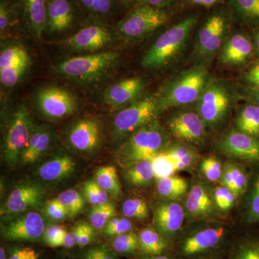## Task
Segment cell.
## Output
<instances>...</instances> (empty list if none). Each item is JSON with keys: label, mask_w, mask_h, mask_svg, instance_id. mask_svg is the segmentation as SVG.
Returning <instances> with one entry per match:
<instances>
[{"label": "cell", "mask_w": 259, "mask_h": 259, "mask_svg": "<svg viewBox=\"0 0 259 259\" xmlns=\"http://www.w3.org/2000/svg\"><path fill=\"white\" fill-rule=\"evenodd\" d=\"M231 237V228L219 220L189 223L174 243V255L179 259L219 256L230 249Z\"/></svg>", "instance_id": "cell-1"}, {"label": "cell", "mask_w": 259, "mask_h": 259, "mask_svg": "<svg viewBox=\"0 0 259 259\" xmlns=\"http://www.w3.org/2000/svg\"><path fill=\"white\" fill-rule=\"evenodd\" d=\"M240 97V90L233 81L212 77L194 108L207 130L217 132L228 123Z\"/></svg>", "instance_id": "cell-2"}, {"label": "cell", "mask_w": 259, "mask_h": 259, "mask_svg": "<svg viewBox=\"0 0 259 259\" xmlns=\"http://www.w3.org/2000/svg\"><path fill=\"white\" fill-rule=\"evenodd\" d=\"M197 22V15H190L163 32L143 57L142 66L146 69L161 70L177 64L188 47Z\"/></svg>", "instance_id": "cell-3"}, {"label": "cell", "mask_w": 259, "mask_h": 259, "mask_svg": "<svg viewBox=\"0 0 259 259\" xmlns=\"http://www.w3.org/2000/svg\"><path fill=\"white\" fill-rule=\"evenodd\" d=\"M211 79L208 67L203 65L192 66L177 74L156 97L158 115L168 109L194 105Z\"/></svg>", "instance_id": "cell-4"}, {"label": "cell", "mask_w": 259, "mask_h": 259, "mask_svg": "<svg viewBox=\"0 0 259 259\" xmlns=\"http://www.w3.org/2000/svg\"><path fill=\"white\" fill-rule=\"evenodd\" d=\"M170 143L166 130L154 120L130 136L119 151V163L126 168L138 162L152 161Z\"/></svg>", "instance_id": "cell-5"}, {"label": "cell", "mask_w": 259, "mask_h": 259, "mask_svg": "<svg viewBox=\"0 0 259 259\" xmlns=\"http://www.w3.org/2000/svg\"><path fill=\"white\" fill-rule=\"evenodd\" d=\"M232 18L229 13L218 10L202 22L195 37L192 61L193 66L208 67L231 32Z\"/></svg>", "instance_id": "cell-6"}, {"label": "cell", "mask_w": 259, "mask_h": 259, "mask_svg": "<svg viewBox=\"0 0 259 259\" xmlns=\"http://www.w3.org/2000/svg\"><path fill=\"white\" fill-rule=\"evenodd\" d=\"M169 18L166 10L143 4L122 19L117 29L120 35L127 40H139L166 25Z\"/></svg>", "instance_id": "cell-7"}, {"label": "cell", "mask_w": 259, "mask_h": 259, "mask_svg": "<svg viewBox=\"0 0 259 259\" xmlns=\"http://www.w3.org/2000/svg\"><path fill=\"white\" fill-rule=\"evenodd\" d=\"M177 109L166 120V130L169 136L195 147L205 144L209 131L195 108Z\"/></svg>", "instance_id": "cell-8"}, {"label": "cell", "mask_w": 259, "mask_h": 259, "mask_svg": "<svg viewBox=\"0 0 259 259\" xmlns=\"http://www.w3.org/2000/svg\"><path fill=\"white\" fill-rule=\"evenodd\" d=\"M118 59L119 54L115 52L77 56L63 61L56 70L66 77L86 81L96 79L106 73L115 66Z\"/></svg>", "instance_id": "cell-9"}, {"label": "cell", "mask_w": 259, "mask_h": 259, "mask_svg": "<svg viewBox=\"0 0 259 259\" xmlns=\"http://www.w3.org/2000/svg\"><path fill=\"white\" fill-rule=\"evenodd\" d=\"M33 130L28 110L25 106L19 107L12 117L3 143V157L7 164L15 166L21 159Z\"/></svg>", "instance_id": "cell-10"}, {"label": "cell", "mask_w": 259, "mask_h": 259, "mask_svg": "<svg viewBox=\"0 0 259 259\" xmlns=\"http://www.w3.org/2000/svg\"><path fill=\"white\" fill-rule=\"evenodd\" d=\"M157 115L156 97H141L115 116L114 133L119 138L131 136L141 127L154 120Z\"/></svg>", "instance_id": "cell-11"}, {"label": "cell", "mask_w": 259, "mask_h": 259, "mask_svg": "<svg viewBox=\"0 0 259 259\" xmlns=\"http://www.w3.org/2000/svg\"><path fill=\"white\" fill-rule=\"evenodd\" d=\"M210 184L199 180L190 186L183 204L189 223L215 221L221 218L213 197L214 187Z\"/></svg>", "instance_id": "cell-12"}, {"label": "cell", "mask_w": 259, "mask_h": 259, "mask_svg": "<svg viewBox=\"0 0 259 259\" xmlns=\"http://www.w3.org/2000/svg\"><path fill=\"white\" fill-rule=\"evenodd\" d=\"M216 148L225 156L233 160L259 165V139L232 128L221 135Z\"/></svg>", "instance_id": "cell-13"}, {"label": "cell", "mask_w": 259, "mask_h": 259, "mask_svg": "<svg viewBox=\"0 0 259 259\" xmlns=\"http://www.w3.org/2000/svg\"><path fill=\"white\" fill-rule=\"evenodd\" d=\"M185 220V207L180 201L163 200L155 207V229L171 245L183 230Z\"/></svg>", "instance_id": "cell-14"}, {"label": "cell", "mask_w": 259, "mask_h": 259, "mask_svg": "<svg viewBox=\"0 0 259 259\" xmlns=\"http://www.w3.org/2000/svg\"><path fill=\"white\" fill-rule=\"evenodd\" d=\"M46 228L42 216L35 211H31L2 224L1 236L8 241H42Z\"/></svg>", "instance_id": "cell-15"}, {"label": "cell", "mask_w": 259, "mask_h": 259, "mask_svg": "<svg viewBox=\"0 0 259 259\" xmlns=\"http://www.w3.org/2000/svg\"><path fill=\"white\" fill-rule=\"evenodd\" d=\"M36 102L42 115L54 120L72 115L77 108L73 95L57 87L41 89L37 94Z\"/></svg>", "instance_id": "cell-16"}, {"label": "cell", "mask_w": 259, "mask_h": 259, "mask_svg": "<svg viewBox=\"0 0 259 259\" xmlns=\"http://www.w3.org/2000/svg\"><path fill=\"white\" fill-rule=\"evenodd\" d=\"M253 51L254 46L249 37L242 32H233L218 54V62L221 66L230 69L241 67L251 59Z\"/></svg>", "instance_id": "cell-17"}, {"label": "cell", "mask_w": 259, "mask_h": 259, "mask_svg": "<svg viewBox=\"0 0 259 259\" xmlns=\"http://www.w3.org/2000/svg\"><path fill=\"white\" fill-rule=\"evenodd\" d=\"M44 197V189L37 184L24 183L17 186L7 199L2 214H18L40 207Z\"/></svg>", "instance_id": "cell-18"}, {"label": "cell", "mask_w": 259, "mask_h": 259, "mask_svg": "<svg viewBox=\"0 0 259 259\" xmlns=\"http://www.w3.org/2000/svg\"><path fill=\"white\" fill-rule=\"evenodd\" d=\"M146 82L139 76L127 78L118 81L107 89L105 100L107 105L114 108L128 106L137 101L144 95Z\"/></svg>", "instance_id": "cell-19"}, {"label": "cell", "mask_w": 259, "mask_h": 259, "mask_svg": "<svg viewBox=\"0 0 259 259\" xmlns=\"http://www.w3.org/2000/svg\"><path fill=\"white\" fill-rule=\"evenodd\" d=\"M69 141L71 146L76 151L88 153L95 151L101 141L100 124L94 119L78 120L70 129Z\"/></svg>", "instance_id": "cell-20"}, {"label": "cell", "mask_w": 259, "mask_h": 259, "mask_svg": "<svg viewBox=\"0 0 259 259\" xmlns=\"http://www.w3.org/2000/svg\"><path fill=\"white\" fill-rule=\"evenodd\" d=\"M111 40L110 30L101 24L95 23L84 27L69 37L66 40V45L74 50L96 51Z\"/></svg>", "instance_id": "cell-21"}, {"label": "cell", "mask_w": 259, "mask_h": 259, "mask_svg": "<svg viewBox=\"0 0 259 259\" xmlns=\"http://www.w3.org/2000/svg\"><path fill=\"white\" fill-rule=\"evenodd\" d=\"M76 17L74 0H48L46 30L51 33L66 31L74 25Z\"/></svg>", "instance_id": "cell-22"}, {"label": "cell", "mask_w": 259, "mask_h": 259, "mask_svg": "<svg viewBox=\"0 0 259 259\" xmlns=\"http://www.w3.org/2000/svg\"><path fill=\"white\" fill-rule=\"evenodd\" d=\"M249 177L246 168L241 163L233 160H227L219 185L228 187L239 199L243 198L246 192Z\"/></svg>", "instance_id": "cell-23"}, {"label": "cell", "mask_w": 259, "mask_h": 259, "mask_svg": "<svg viewBox=\"0 0 259 259\" xmlns=\"http://www.w3.org/2000/svg\"><path fill=\"white\" fill-rule=\"evenodd\" d=\"M163 153L173 162L177 171H190L201 159L197 147L180 141L170 143Z\"/></svg>", "instance_id": "cell-24"}, {"label": "cell", "mask_w": 259, "mask_h": 259, "mask_svg": "<svg viewBox=\"0 0 259 259\" xmlns=\"http://www.w3.org/2000/svg\"><path fill=\"white\" fill-rule=\"evenodd\" d=\"M25 23L37 38L47 28L48 0H20Z\"/></svg>", "instance_id": "cell-25"}, {"label": "cell", "mask_w": 259, "mask_h": 259, "mask_svg": "<svg viewBox=\"0 0 259 259\" xmlns=\"http://www.w3.org/2000/svg\"><path fill=\"white\" fill-rule=\"evenodd\" d=\"M242 213L246 224L259 223V168L250 175L248 187L243 197Z\"/></svg>", "instance_id": "cell-26"}, {"label": "cell", "mask_w": 259, "mask_h": 259, "mask_svg": "<svg viewBox=\"0 0 259 259\" xmlns=\"http://www.w3.org/2000/svg\"><path fill=\"white\" fill-rule=\"evenodd\" d=\"M76 163L68 155L53 158L40 166L37 175L41 180L56 182L69 177L74 173Z\"/></svg>", "instance_id": "cell-27"}, {"label": "cell", "mask_w": 259, "mask_h": 259, "mask_svg": "<svg viewBox=\"0 0 259 259\" xmlns=\"http://www.w3.org/2000/svg\"><path fill=\"white\" fill-rule=\"evenodd\" d=\"M51 141V135L49 130L44 127L34 128L20 161L23 164L35 163L47 151Z\"/></svg>", "instance_id": "cell-28"}, {"label": "cell", "mask_w": 259, "mask_h": 259, "mask_svg": "<svg viewBox=\"0 0 259 259\" xmlns=\"http://www.w3.org/2000/svg\"><path fill=\"white\" fill-rule=\"evenodd\" d=\"M156 180L157 193L163 200H182L190 190V183L184 177L172 175Z\"/></svg>", "instance_id": "cell-29"}, {"label": "cell", "mask_w": 259, "mask_h": 259, "mask_svg": "<svg viewBox=\"0 0 259 259\" xmlns=\"http://www.w3.org/2000/svg\"><path fill=\"white\" fill-rule=\"evenodd\" d=\"M248 103L238 108L233 122V128L259 139V106Z\"/></svg>", "instance_id": "cell-30"}, {"label": "cell", "mask_w": 259, "mask_h": 259, "mask_svg": "<svg viewBox=\"0 0 259 259\" xmlns=\"http://www.w3.org/2000/svg\"><path fill=\"white\" fill-rule=\"evenodd\" d=\"M232 20L247 25H259V0H228Z\"/></svg>", "instance_id": "cell-31"}, {"label": "cell", "mask_w": 259, "mask_h": 259, "mask_svg": "<svg viewBox=\"0 0 259 259\" xmlns=\"http://www.w3.org/2000/svg\"><path fill=\"white\" fill-rule=\"evenodd\" d=\"M139 252L143 255H158L167 253L171 245L155 228L147 227L139 233Z\"/></svg>", "instance_id": "cell-32"}, {"label": "cell", "mask_w": 259, "mask_h": 259, "mask_svg": "<svg viewBox=\"0 0 259 259\" xmlns=\"http://www.w3.org/2000/svg\"><path fill=\"white\" fill-rule=\"evenodd\" d=\"M228 259H259V236L246 235L232 243Z\"/></svg>", "instance_id": "cell-33"}, {"label": "cell", "mask_w": 259, "mask_h": 259, "mask_svg": "<svg viewBox=\"0 0 259 259\" xmlns=\"http://www.w3.org/2000/svg\"><path fill=\"white\" fill-rule=\"evenodd\" d=\"M125 177L134 187H147L155 179L152 161H140L127 167Z\"/></svg>", "instance_id": "cell-34"}, {"label": "cell", "mask_w": 259, "mask_h": 259, "mask_svg": "<svg viewBox=\"0 0 259 259\" xmlns=\"http://www.w3.org/2000/svg\"><path fill=\"white\" fill-rule=\"evenodd\" d=\"M95 182L116 199L121 196V186L117 169L113 166L100 167L95 175Z\"/></svg>", "instance_id": "cell-35"}, {"label": "cell", "mask_w": 259, "mask_h": 259, "mask_svg": "<svg viewBox=\"0 0 259 259\" xmlns=\"http://www.w3.org/2000/svg\"><path fill=\"white\" fill-rule=\"evenodd\" d=\"M110 248L117 255L131 256L139 252V233L128 232L111 238Z\"/></svg>", "instance_id": "cell-36"}, {"label": "cell", "mask_w": 259, "mask_h": 259, "mask_svg": "<svg viewBox=\"0 0 259 259\" xmlns=\"http://www.w3.org/2000/svg\"><path fill=\"white\" fill-rule=\"evenodd\" d=\"M224 163L216 156L201 158L198 163L199 172L204 180L209 183H219L222 176Z\"/></svg>", "instance_id": "cell-37"}, {"label": "cell", "mask_w": 259, "mask_h": 259, "mask_svg": "<svg viewBox=\"0 0 259 259\" xmlns=\"http://www.w3.org/2000/svg\"><path fill=\"white\" fill-rule=\"evenodd\" d=\"M213 197L221 217L231 212L239 200L230 189L221 185L213 187Z\"/></svg>", "instance_id": "cell-38"}, {"label": "cell", "mask_w": 259, "mask_h": 259, "mask_svg": "<svg viewBox=\"0 0 259 259\" xmlns=\"http://www.w3.org/2000/svg\"><path fill=\"white\" fill-rule=\"evenodd\" d=\"M115 204L108 202L105 204L93 206L90 212L89 219L90 224L95 230H103L107 223L115 217Z\"/></svg>", "instance_id": "cell-39"}, {"label": "cell", "mask_w": 259, "mask_h": 259, "mask_svg": "<svg viewBox=\"0 0 259 259\" xmlns=\"http://www.w3.org/2000/svg\"><path fill=\"white\" fill-rule=\"evenodd\" d=\"M122 212L129 219L144 221L149 218L150 210L147 203L141 198H130L122 204Z\"/></svg>", "instance_id": "cell-40"}, {"label": "cell", "mask_w": 259, "mask_h": 259, "mask_svg": "<svg viewBox=\"0 0 259 259\" xmlns=\"http://www.w3.org/2000/svg\"><path fill=\"white\" fill-rule=\"evenodd\" d=\"M58 200L66 208L70 218L77 215L84 207V199L77 191L68 190L59 194Z\"/></svg>", "instance_id": "cell-41"}, {"label": "cell", "mask_w": 259, "mask_h": 259, "mask_svg": "<svg viewBox=\"0 0 259 259\" xmlns=\"http://www.w3.org/2000/svg\"><path fill=\"white\" fill-rule=\"evenodd\" d=\"M80 6L94 17H103L110 14L117 0H77Z\"/></svg>", "instance_id": "cell-42"}, {"label": "cell", "mask_w": 259, "mask_h": 259, "mask_svg": "<svg viewBox=\"0 0 259 259\" xmlns=\"http://www.w3.org/2000/svg\"><path fill=\"white\" fill-rule=\"evenodd\" d=\"M29 60L28 52L23 48L18 46L9 47L3 51L0 56V70Z\"/></svg>", "instance_id": "cell-43"}, {"label": "cell", "mask_w": 259, "mask_h": 259, "mask_svg": "<svg viewBox=\"0 0 259 259\" xmlns=\"http://www.w3.org/2000/svg\"><path fill=\"white\" fill-rule=\"evenodd\" d=\"M83 195L92 205L105 204L109 201L108 193L100 187L95 181L89 180L83 185Z\"/></svg>", "instance_id": "cell-44"}, {"label": "cell", "mask_w": 259, "mask_h": 259, "mask_svg": "<svg viewBox=\"0 0 259 259\" xmlns=\"http://www.w3.org/2000/svg\"><path fill=\"white\" fill-rule=\"evenodd\" d=\"M30 64V60L23 61L20 64L0 70V81L6 88H11L18 83L25 74Z\"/></svg>", "instance_id": "cell-45"}, {"label": "cell", "mask_w": 259, "mask_h": 259, "mask_svg": "<svg viewBox=\"0 0 259 259\" xmlns=\"http://www.w3.org/2000/svg\"><path fill=\"white\" fill-rule=\"evenodd\" d=\"M134 223L127 218H112L103 229V233L107 238H114L124 233L133 231Z\"/></svg>", "instance_id": "cell-46"}, {"label": "cell", "mask_w": 259, "mask_h": 259, "mask_svg": "<svg viewBox=\"0 0 259 259\" xmlns=\"http://www.w3.org/2000/svg\"><path fill=\"white\" fill-rule=\"evenodd\" d=\"M71 259H118L111 248L106 245H94L76 253Z\"/></svg>", "instance_id": "cell-47"}, {"label": "cell", "mask_w": 259, "mask_h": 259, "mask_svg": "<svg viewBox=\"0 0 259 259\" xmlns=\"http://www.w3.org/2000/svg\"><path fill=\"white\" fill-rule=\"evenodd\" d=\"M76 245L80 248H84L93 243L95 238V229L91 224L87 222H81L73 228Z\"/></svg>", "instance_id": "cell-48"}, {"label": "cell", "mask_w": 259, "mask_h": 259, "mask_svg": "<svg viewBox=\"0 0 259 259\" xmlns=\"http://www.w3.org/2000/svg\"><path fill=\"white\" fill-rule=\"evenodd\" d=\"M152 164L156 180L171 177L177 172L173 162L163 152L153 158Z\"/></svg>", "instance_id": "cell-49"}, {"label": "cell", "mask_w": 259, "mask_h": 259, "mask_svg": "<svg viewBox=\"0 0 259 259\" xmlns=\"http://www.w3.org/2000/svg\"><path fill=\"white\" fill-rule=\"evenodd\" d=\"M67 232L64 226L51 225L46 228L42 241L50 248L63 247L64 238Z\"/></svg>", "instance_id": "cell-50"}, {"label": "cell", "mask_w": 259, "mask_h": 259, "mask_svg": "<svg viewBox=\"0 0 259 259\" xmlns=\"http://www.w3.org/2000/svg\"><path fill=\"white\" fill-rule=\"evenodd\" d=\"M8 251V259H42L39 250L28 245H13Z\"/></svg>", "instance_id": "cell-51"}, {"label": "cell", "mask_w": 259, "mask_h": 259, "mask_svg": "<svg viewBox=\"0 0 259 259\" xmlns=\"http://www.w3.org/2000/svg\"><path fill=\"white\" fill-rule=\"evenodd\" d=\"M45 212L48 217L54 221H61L69 216L67 210L57 198L48 201L45 206Z\"/></svg>", "instance_id": "cell-52"}, {"label": "cell", "mask_w": 259, "mask_h": 259, "mask_svg": "<svg viewBox=\"0 0 259 259\" xmlns=\"http://www.w3.org/2000/svg\"><path fill=\"white\" fill-rule=\"evenodd\" d=\"M13 7L6 0H1L0 3V31L1 34L8 30L13 24L15 14Z\"/></svg>", "instance_id": "cell-53"}, {"label": "cell", "mask_w": 259, "mask_h": 259, "mask_svg": "<svg viewBox=\"0 0 259 259\" xmlns=\"http://www.w3.org/2000/svg\"><path fill=\"white\" fill-rule=\"evenodd\" d=\"M241 81L244 83L245 88L259 89V61L245 71Z\"/></svg>", "instance_id": "cell-54"}, {"label": "cell", "mask_w": 259, "mask_h": 259, "mask_svg": "<svg viewBox=\"0 0 259 259\" xmlns=\"http://www.w3.org/2000/svg\"><path fill=\"white\" fill-rule=\"evenodd\" d=\"M241 97L249 103L259 106V89L243 88L240 90Z\"/></svg>", "instance_id": "cell-55"}, {"label": "cell", "mask_w": 259, "mask_h": 259, "mask_svg": "<svg viewBox=\"0 0 259 259\" xmlns=\"http://www.w3.org/2000/svg\"><path fill=\"white\" fill-rule=\"evenodd\" d=\"M189 5L192 6L202 7V8H212L224 0H186Z\"/></svg>", "instance_id": "cell-56"}, {"label": "cell", "mask_w": 259, "mask_h": 259, "mask_svg": "<svg viewBox=\"0 0 259 259\" xmlns=\"http://www.w3.org/2000/svg\"><path fill=\"white\" fill-rule=\"evenodd\" d=\"M175 0H142L141 5H148L160 9H166L169 7Z\"/></svg>", "instance_id": "cell-57"}, {"label": "cell", "mask_w": 259, "mask_h": 259, "mask_svg": "<svg viewBox=\"0 0 259 259\" xmlns=\"http://www.w3.org/2000/svg\"><path fill=\"white\" fill-rule=\"evenodd\" d=\"M76 245V241H75L74 236V235H73L72 232H67L64 238L63 247L66 248H74Z\"/></svg>", "instance_id": "cell-58"}, {"label": "cell", "mask_w": 259, "mask_h": 259, "mask_svg": "<svg viewBox=\"0 0 259 259\" xmlns=\"http://www.w3.org/2000/svg\"><path fill=\"white\" fill-rule=\"evenodd\" d=\"M139 259H179L177 256L174 254H165L158 255H143L141 258Z\"/></svg>", "instance_id": "cell-59"}, {"label": "cell", "mask_w": 259, "mask_h": 259, "mask_svg": "<svg viewBox=\"0 0 259 259\" xmlns=\"http://www.w3.org/2000/svg\"><path fill=\"white\" fill-rule=\"evenodd\" d=\"M117 1L122 6L125 7V8H131L136 3H141L142 0H117Z\"/></svg>", "instance_id": "cell-60"}, {"label": "cell", "mask_w": 259, "mask_h": 259, "mask_svg": "<svg viewBox=\"0 0 259 259\" xmlns=\"http://www.w3.org/2000/svg\"><path fill=\"white\" fill-rule=\"evenodd\" d=\"M8 251H6L5 247L1 246L0 248V259H8Z\"/></svg>", "instance_id": "cell-61"}, {"label": "cell", "mask_w": 259, "mask_h": 259, "mask_svg": "<svg viewBox=\"0 0 259 259\" xmlns=\"http://www.w3.org/2000/svg\"><path fill=\"white\" fill-rule=\"evenodd\" d=\"M253 46H254L255 50H256L257 52H258V54H259V32L258 33H256V35H255L254 44H253Z\"/></svg>", "instance_id": "cell-62"}, {"label": "cell", "mask_w": 259, "mask_h": 259, "mask_svg": "<svg viewBox=\"0 0 259 259\" xmlns=\"http://www.w3.org/2000/svg\"><path fill=\"white\" fill-rule=\"evenodd\" d=\"M203 259H223L222 258H221L220 256L217 257H210V258H203Z\"/></svg>", "instance_id": "cell-63"}, {"label": "cell", "mask_w": 259, "mask_h": 259, "mask_svg": "<svg viewBox=\"0 0 259 259\" xmlns=\"http://www.w3.org/2000/svg\"><path fill=\"white\" fill-rule=\"evenodd\" d=\"M61 259H71V258H61Z\"/></svg>", "instance_id": "cell-64"}]
</instances>
